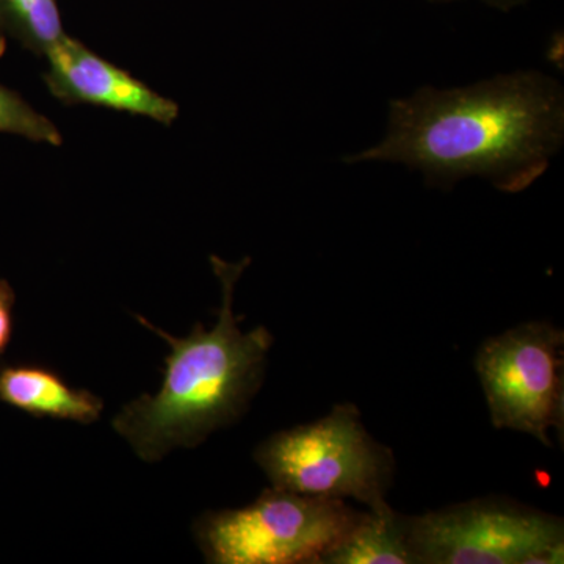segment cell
<instances>
[{
  "label": "cell",
  "mask_w": 564,
  "mask_h": 564,
  "mask_svg": "<svg viewBox=\"0 0 564 564\" xmlns=\"http://www.w3.org/2000/svg\"><path fill=\"white\" fill-rule=\"evenodd\" d=\"M0 133L22 137L33 143L63 144L57 126L6 85L0 84Z\"/></svg>",
  "instance_id": "11"
},
{
  "label": "cell",
  "mask_w": 564,
  "mask_h": 564,
  "mask_svg": "<svg viewBox=\"0 0 564 564\" xmlns=\"http://www.w3.org/2000/svg\"><path fill=\"white\" fill-rule=\"evenodd\" d=\"M210 262L223 293L214 328L196 323L187 337H174L135 315L172 350L159 392L141 393L111 421L147 463L161 462L174 448L196 447L215 430L231 425L262 386L272 333L265 326L243 333L234 315V289L250 258L229 263L212 256Z\"/></svg>",
  "instance_id": "2"
},
{
  "label": "cell",
  "mask_w": 564,
  "mask_h": 564,
  "mask_svg": "<svg viewBox=\"0 0 564 564\" xmlns=\"http://www.w3.org/2000/svg\"><path fill=\"white\" fill-rule=\"evenodd\" d=\"M415 564H556L564 525L507 499H477L406 518Z\"/></svg>",
  "instance_id": "5"
},
{
  "label": "cell",
  "mask_w": 564,
  "mask_h": 564,
  "mask_svg": "<svg viewBox=\"0 0 564 564\" xmlns=\"http://www.w3.org/2000/svg\"><path fill=\"white\" fill-rule=\"evenodd\" d=\"M563 140L562 85L525 69L454 90L423 87L392 101L384 139L344 162L403 163L444 191L478 176L519 193L547 172Z\"/></svg>",
  "instance_id": "1"
},
{
  "label": "cell",
  "mask_w": 564,
  "mask_h": 564,
  "mask_svg": "<svg viewBox=\"0 0 564 564\" xmlns=\"http://www.w3.org/2000/svg\"><path fill=\"white\" fill-rule=\"evenodd\" d=\"M47 90L65 106H95L172 126L180 118L173 99L152 90L128 70L99 57L79 40L65 36L46 54Z\"/></svg>",
  "instance_id": "7"
},
{
  "label": "cell",
  "mask_w": 564,
  "mask_h": 564,
  "mask_svg": "<svg viewBox=\"0 0 564 564\" xmlns=\"http://www.w3.org/2000/svg\"><path fill=\"white\" fill-rule=\"evenodd\" d=\"M7 39H9V33H7L6 24H3L2 13H0V58H2L3 54H6Z\"/></svg>",
  "instance_id": "14"
},
{
  "label": "cell",
  "mask_w": 564,
  "mask_h": 564,
  "mask_svg": "<svg viewBox=\"0 0 564 564\" xmlns=\"http://www.w3.org/2000/svg\"><path fill=\"white\" fill-rule=\"evenodd\" d=\"M273 488L366 505L388 507L395 458L377 443L361 421L358 406L336 404L329 414L263 441L254 452Z\"/></svg>",
  "instance_id": "3"
},
{
  "label": "cell",
  "mask_w": 564,
  "mask_h": 564,
  "mask_svg": "<svg viewBox=\"0 0 564 564\" xmlns=\"http://www.w3.org/2000/svg\"><path fill=\"white\" fill-rule=\"evenodd\" d=\"M0 13L7 33L41 57L66 35L58 0H0Z\"/></svg>",
  "instance_id": "10"
},
{
  "label": "cell",
  "mask_w": 564,
  "mask_h": 564,
  "mask_svg": "<svg viewBox=\"0 0 564 564\" xmlns=\"http://www.w3.org/2000/svg\"><path fill=\"white\" fill-rule=\"evenodd\" d=\"M0 402L35 419L91 425L104 400L87 389L73 388L54 369L35 364L0 366Z\"/></svg>",
  "instance_id": "8"
},
{
  "label": "cell",
  "mask_w": 564,
  "mask_h": 564,
  "mask_svg": "<svg viewBox=\"0 0 564 564\" xmlns=\"http://www.w3.org/2000/svg\"><path fill=\"white\" fill-rule=\"evenodd\" d=\"M362 516L345 500L272 486L247 507L207 511L193 533L207 563L322 564Z\"/></svg>",
  "instance_id": "4"
},
{
  "label": "cell",
  "mask_w": 564,
  "mask_h": 564,
  "mask_svg": "<svg viewBox=\"0 0 564 564\" xmlns=\"http://www.w3.org/2000/svg\"><path fill=\"white\" fill-rule=\"evenodd\" d=\"M322 564H415L408 543L406 518L395 513L391 505L364 511L358 524Z\"/></svg>",
  "instance_id": "9"
},
{
  "label": "cell",
  "mask_w": 564,
  "mask_h": 564,
  "mask_svg": "<svg viewBox=\"0 0 564 564\" xmlns=\"http://www.w3.org/2000/svg\"><path fill=\"white\" fill-rule=\"evenodd\" d=\"M430 2L434 3H448L455 2V0H430ZM481 2L488 3V6L494 7V9H499L502 11H510L514 9V7L522 6L527 0H481Z\"/></svg>",
  "instance_id": "13"
},
{
  "label": "cell",
  "mask_w": 564,
  "mask_h": 564,
  "mask_svg": "<svg viewBox=\"0 0 564 564\" xmlns=\"http://www.w3.org/2000/svg\"><path fill=\"white\" fill-rule=\"evenodd\" d=\"M14 304L17 293L9 281L0 278V356L10 347L14 332Z\"/></svg>",
  "instance_id": "12"
},
{
  "label": "cell",
  "mask_w": 564,
  "mask_h": 564,
  "mask_svg": "<svg viewBox=\"0 0 564 564\" xmlns=\"http://www.w3.org/2000/svg\"><path fill=\"white\" fill-rule=\"evenodd\" d=\"M564 334L547 322H529L481 344L475 358L492 425L536 437L551 447L563 436Z\"/></svg>",
  "instance_id": "6"
}]
</instances>
